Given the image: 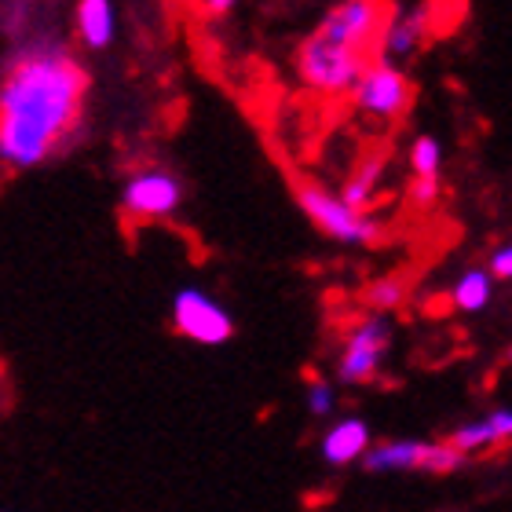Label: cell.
<instances>
[{
  "label": "cell",
  "mask_w": 512,
  "mask_h": 512,
  "mask_svg": "<svg viewBox=\"0 0 512 512\" xmlns=\"http://www.w3.org/2000/svg\"><path fill=\"white\" fill-rule=\"evenodd\" d=\"M85 88V70L63 41H22L0 77V161L11 169L44 165L81 114Z\"/></svg>",
  "instance_id": "cell-1"
},
{
  "label": "cell",
  "mask_w": 512,
  "mask_h": 512,
  "mask_svg": "<svg viewBox=\"0 0 512 512\" xmlns=\"http://www.w3.org/2000/svg\"><path fill=\"white\" fill-rule=\"evenodd\" d=\"M297 205L322 235L341 246H381L384 242V224L374 213L355 209L341 194L326 191L319 183H297Z\"/></svg>",
  "instance_id": "cell-2"
},
{
  "label": "cell",
  "mask_w": 512,
  "mask_h": 512,
  "mask_svg": "<svg viewBox=\"0 0 512 512\" xmlns=\"http://www.w3.org/2000/svg\"><path fill=\"white\" fill-rule=\"evenodd\" d=\"M363 66H366V52L333 41L322 30H315L297 48L300 81L311 92H319V96H348V88L355 85V77H359Z\"/></svg>",
  "instance_id": "cell-3"
},
{
  "label": "cell",
  "mask_w": 512,
  "mask_h": 512,
  "mask_svg": "<svg viewBox=\"0 0 512 512\" xmlns=\"http://www.w3.org/2000/svg\"><path fill=\"white\" fill-rule=\"evenodd\" d=\"M355 110L366 114L374 121H395L410 110V99H414V88H410V77L399 70L395 63L381 59V63H366L355 77V85L348 88Z\"/></svg>",
  "instance_id": "cell-4"
},
{
  "label": "cell",
  "mask_w": 512,
  "mask_h": 512,
  "mask_svg": "<svg viewBox=\"0 0 512 512\" xmlns=\"http://www.w3.org/2000/svg\"><path fill=\"white\" fill-rule=\"evenodd\" d=\"M172 326H176L180 337H187V341H194V344H205V348L227 344L235 337L231 311L202 286L176 289V297H172Z\"/></svg>",
  "instance_id": "cell-5"
},
{
  "label": "cell",
  "mask_w": 512,
  "mask_h": 512,
  "mask_svg": "<svg viewBox=\"0 0 512 512\" xmlns=\"http://www.w3.org/2000/svg\"><path fill=\"white\" fill-rule=\"evenodd\" d=\"M392 348V322L381 311L366 315L344 337L341 355H337V381L341 384H370L377 381L384 366V355Z\"/></svg>",
  "instance_id": "cell-6"
},
{
  "label": "cell",
  "mask_w": 512,
  "mask_h": 512,
  "mask_svg": "<svg viewBox=\"0 0 512 512\" xmlns=\"http://www.w3.org/2000/svg\"><path fill=\"white\" fill-rule=\"evenodd\" d=\"M183 180L169 169H139L121 183V213L132 220H172L183 205Z\"/></svg>",
  "instance_id": "cell-7"
},
{
  "label": "cell",
  "mask_w": 512,
  "mask_h": 512,
  "mask_svg": "<svg viewBox=\"0 0 512 512\" xmlns=\"http://www.w3.org/2000/svg\"><path fill=\"white\" fill-rule=\"evenodd\" d=\"M319 30L333 41L370 52L377 30H381V4L377 0H337L326 19L319 22Z\"/></svg>",
  "instance_id": "cell-8"
},
{
  "label": "cell",
  "mask_w": 512,
  "mask_h": 512,
  "mask_svg": "<svg viewBox=\"0 0 512 512\" xmlns=\"http://www.w3.org/2000/svg\"><path fill=\"white\" fill-rule=\"evenodd\" d=\"M428 26H432V4H417V8L395 11L392 22H388L384 30H377V37H381V55L388 63H403V59L417 55L428 37Z\"/></svg>",
  "instance_id": "cell-9"
},
{
  "label": "cell",
  "mask_w": 512,
  "mask_h": 512,
  "mask_svg": "<svg viewBox=\"0 0 512 512\" xmlns=\"http://www.w3.org/2000/svg\"><path fill=\"white\" fill-rule=\"evenodd\" d=\"M370 425H366L363 417H341V421H333L319 439V454L326 465L333 469H348L359 461L366 447H370Z\"/></svg>",
  "instance_id": "cell-10"
},
{
  "label": "cell",
  "mask_w": 512,
  "mask_h": 512,
  "mask_svg": "<svg viewBox=\"0 0 512 512\" xmlns=\"http://www.w3.org/2000/svg\"><path fill=\"white\" fill-rule=\"evenodd\" d=\"M509 436H512V410L509 406H498L487 417H476V421L458 425L450 432L447 443L454 450H461L465 458H472V454H483V450L498 447V443H509Z\"/></svg>",
  "instance_id": "cell-11"
},
{
  "label": "cell",
  "mask_w": 512,
  "mask_h": 512,
  "mask_svg": "<svg viewBox=\"0 0 512 512\" xmlns=\"http://www.w3.org/2000/svg\"><path fill=\"white\" fill-rule=\"evenodd\" d=\"M428 439H388V443H374L359 454L366 476H384V472H421V458H425Z\"/></svg>",
  "instance_id": "cell-12"
},
{
  "label": "cell",
  "mask_w": 512,
  "mask_h": 512,
  "mask_svg": "<svg viewBox=\"0 0 512 512\" xmlns=\"http://www.w3.org/2000/svg\"><path fill=\"white\" fill-rule=\"evenodd\" d=\"M74 26H77V37L85 41V48H92V52L110 48L114 37H118V11H114V0H77Z\"/></svg>",
  "instance_id": "cell-13"
},
{
  "label": "cell",
  "mask_w": 512,
  "mask_h": 512,
  "mask_svg": "<svg viewBox=\"0 0 512 512\" xmlns=\"http://www.w3.org/2000/svg\"><path fill=\"white\" fill-rule=\"evenodd\" d=\"M384 172H388V150H370V154L355 165L352 176H348L341 198L348 205H355V209H370L377 198V187L384 183Z\"/></svg>",
  "instance_id": "cell-14"
},
{
  "label": "cell",
  "mask_w": 512,
  "mask_h": 512,
  "mask_svg": "<svg viewBox=\"0 0 512 512\" xmlns=\"http://www.w3.org/2000/svg\"><path fill=\"white\" fill-rule=\"evenodd\" d=\"M491 300H494V278L487 267L461 271L458 282L450 286V304H454L461 315H480V311L491 308Z\"/></svg>",
  "instance_id": "cell-15"
},
{
  "label": "cell",
  "mask_w": 512,
  "mask_h": 512,
  "mask_svg": "<svg viewBox=\"0 0 512 512\" xmlns=\"http://www.w3.org/2000/svg\"><path fill=\"white\" fill-rule=\"evenodd\" d=\"M465 454L461 450H454L450 443H432L428 439L425 443V458H421V472L425 476H454V472L465 469Z\"/></svg>",
  "instance_id": "cell-16"
},
{
  "label": "cell",
  "mask_w": 512,
  "mask_h": 512,
  "mask_svg": "<svg viewBox=\"0 0 512 512\" xmlns=\"http://www.w3.org/2000/svg\"><path fill=\"white\" fill-rule=\"evenodd\" d=\"M403 300H406V278H399V275L377 278V282L366 286V304H370L374 311H381V315L395 311Z\"/></svg>",
  "instance_id": "cell-17"
},
{
  "label": "cell",
  "mask_w": 512,
  "mask_h": 512,
  "mask_svg": "<svg viewBox=\"0 0 512 512\" xmlns=\"http://www.w3.org/2000/svg\"><path fill=\"white\" fill-rule=\"evenodd\" d=\"M410 169H414V176H439V169H443V143L436 136H417L410 143Z\"/></svg>",
  "instance_id": "cell-18"
},
{
  "label": "cell",
  "mask_w": 512,
  "mask_h": 512,
  "mask_svg": "<svg viewBox=\"0 0 512 512\" xmlns=\"http://www.w3.org/2000/svg\"><path fill=\"white\" fill-rule=\"evenodd\" d=\"M304 403H308V414L311 417H333V410H337V388H333L330 381L315 377V381H308Z\"/></svg>",
  "instance_id": "cell-19"
},
{
  "label": "cell",
  "mask_w": 512,
  "mask_h": 512,
  "mask_svg": "<svg viewBox=\"0 0 512 512\" xmlns=\"http://www.w3.org/2000/svg\"><path fill=\"white\" fill-rule=\"evenodd\" d=\"M439 198H443L439 176H414V183H410V202H414L417 209H436Z\"/></svg>",
  "instance_id": "cell-20"
},
{
  "label": "cell",
  "mask_w": 512,
  "mask_h": 512,
  "mask_svg": "<svg viewBox=\"0 0 512 512\" xmlns=\"http://www.w3.org/2000/svg\"><path fill=\"white\" fill-rule=\"evenodd\" d=\"M487 271H491L494 282H509L512 278V246H494L491 249V260H487Z\"/></svg>",
  "instance_id": "cell-21"
},
{
  "label": "cell",
  "mask_w": 512,
  "mask_h": 512,
  "mask_svg": "<svg viewBox=\"0 0 512 512\" xmlns=\"http://www.w3.org/2000/svg\"><path fill=\"white\" fill-rule=\"evenodd\" d=\"M198 4H202V11L209 19H227L238 8V0H198Z\"/></svg>",
  "instance_id": "cell-22"
}]
</instances>
